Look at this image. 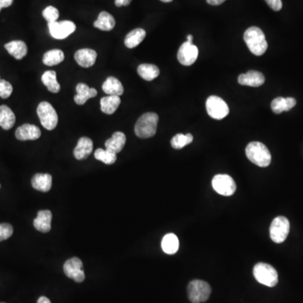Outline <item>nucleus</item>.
I'll return each mask as SVG.
<instances>
[{"label":"nucleus","instance_id":"1","mask_svg":"<svg viewBox=\"0 0 303 303\" xmlns=\"http://www.w3.org/2000/svg\"><path fill=\"white\" fill-rule=\"evenodd\" d=\"M243 39L247 48L250 49V51L255 54V56H262L268 48L265 36L262 30L259 27H250L244 32Z\"/></svg>","mask_w":303,"mask_h":303},{"label":"nucleus","instance_id":"2","mask_svg":"<svg viewBox=\"0 0 303 303\" xmlns=\"http://www.w3.org/2000/svg\"><path fill=\"white\" fill-rule=\"evenodd\" d=\"M247 158L259 167H268L271 162V154L266 146L260 142L249 143L245 150Z\"/></svg>","mask_w":303,"mask_h":303},{"label":"nucleus","instance_id":"3","mask_svg":"<svg viewBox=\"0 0 303 303\" xmlns=\"http://www.w3.org/2000/svg\"><path fill=\"white\" fill-rule=\"evenodd\" d=\"M158 116L153 112H148L143 114L135 126V133L141 139H149L154 136L157 131Z\"/></svg>","mask_w":303,"mask_h":303},{"label":"nucleus","instance_id":"4","mask_svg":"<svg viewBox=\"0 0 303 303\" xmlns=\"http://www.w3.org/2000/svg\"><path fill=\"white\" fill-rule=\"evenodd\" d=\"M254 277L258 282L269 286L274 287L278 283V273L277 269L270 264L265 263H258L254 267Z\"/></svg>","mask_w":303,"mask_h":303},{"label":"nucleus","instance_id":"5","mask_svg":"<svg viewBox=\"0 0 303 303\" xmlns=\"http://www.w3.org/2000/svg\"><path fill=\"white\" fill-rule=\"evenodd\" d=\"M188 297L192 303H201L207 301L211 293V286L201 280H194L188 285Z\"/></svg>","mask_w":303,"mask_h":303},{"label":"nucleus","instance_id":"6","mask_svg":"<svg viewBox=\"0 0 303 303\" xmlns=\"http://www.w3.org/2000/svg\"><path fill=\"white\" fill-rule=\"evenodd\" d=\"M37 115L44 128L49 131L56 128L59 122V117L56 109H54L50 103L46 101L41 102L37 107Z\"/></svg>","mask_w":303,"mask_h":303},{"label":"nucleus","instance_id":"7","mask_svg":"<svg viewBox=\"0 0 303 303\" xmlns=\"http://www.w3.org/2000/svg\"><path fill=\"white\" fill-rule=\"evenodd\" d=\"M290 233V223L285 216H277L272 221L269 228V236L272 241L282 243L286 240Z\"/></svg>","mask_w":303,"mask_h":303},{"label":"nucleus","instance_id":"8","mask_svg":"<svg viewBox=\"0 0 303 303\" xmlns=\"http://www.w3.org/2000/svg\"><path fill=\"white\" fill-rule=\"evenodd\" d=\"M206 111L209 116L216 120H222L229 114V107L222 98L211 95L206 100Z\"/></svg>","mask_w":303,"mask_h":303},{"label":"nucleus","instance_id":"9","mask_svg":"<svg viewBox=\"0 0 303 303\" xmlns=\"http://www.w3.org/2000/svg\"><path fill=\"white\" fill-rule=\"evenodd\" d=\"M211 184L214 190L224 197L233 196L237 189L235 181L228 175H215Z\"/></svg>","mask_w":303,"mask_h":303},{"label":"nucleus","instance_id":"10","mask_svg":"<svg viewBox=\"0 0 303 303\" xmlns=\"http://www.w3.org/2000/svg\"><path fill=\"white\" fill-rule=\"evenodd\" d=\"M48 28L51 37L55 39L63 40L75 32L76 25L73 22L63 20L48 23Z\"/></svg>","mask_w":303,"mask_h":303},{"label":"nucleus","instance_id":"11","mask_svg":"<svg viewBox=\"0 0 303 303\" xmlns=\"http://www.w3.org/2000/svg\"><path fill=\"white\" fill-rule=\"evenodd\" d=\"M63 271L66 276L75 281L76 282H84L85 279V274L82 269V263L78 258L73 257L66 261L63 265Z\"/></svg>","mask_w":303,"mask_h":303},{"label":"nucleus","instance_id":"12","mask_svg":"<svg viewBox=\"0 0 303 303\" xmlns=\"http://www.w3.org/2000/svg\"><path fill=\"white\" fill-rule=\"evenodd\" d=\"M198 48L193 43H189L188 41L182 44L179 51H178V60L182 65L190 66L195 63L198 58Z\"/></svg>","mask_w":303,"mask_h":303},{"label":"nucleus","instance_id":"13","mask_svg":"<svg viewBox=\"0 0 303 303\" xmlns=\"http://www.w3.org/2000/svg\"><path fill=\"white\" fill-rule=\"evenodd\" d=\"M41 135L39 127L32 124H24L15 131V136L20 141H34L40 139Z\"/></svg>","mask_w":303,"mask_h":303},{"label":"nucleus","instance_id":"14","mask_svg":"<svg viewBox=\"0 0 303 303\" xmlns=\"http://www.w3.org/2000/svg\"><path fill=\"white\" fill-rule=\"evenodd\" d=\"M238 81L241 85L250 87H260L264 85L265 78L263 73L258 71L250 70L238 76Z\"/></svg>","mask_w":303,"mask_h":303},{"label":"nucleus","instance_id":"15","mask_svg":"<svg viewBox=\"0 0 303 303\" xmlns=\"http://www.w3.org/2000/svg\"><path fill=\"white\" fill-rule=\"evenodd\" d=\"M74 59L78 65L82 68H90L95 63L97 59V52L93 49H80L76 51Z\"/></svg>","mask_w":303,"mask_h":303},{"label":"nucleus","instance_id":"16","mask_svg":"<svg viewBox=\"0 0 303 303\" xmlns=\"http://www.w3.org/2000/svg\"><path fill=\"white\" fill-rule=\"evenodd\" d=\"M93 151V142L89 137L82 136L78 140V144L73 151V155L76 159L82 160L87 158L91 154Z\"/></svg>","mask_w":303,"mask_h":303},{"label":"nucleus","instance_id":"17","mask_svg":"<svg viewBox=\"0 0 303 303\" xmlns=\"http://www.w3.org/2000/svg\"><path fill=\"white\" fill-rule=\"evenodd\" d=\"M51 219L52 214L48 210L38 211L37 218L33 222L35 228L41 233H48L51 230Z\"/></svg>","mask_w":303,"mask_h":303},{"label":"nucleus","instance_id":"18","mask_svg":"<svg viewBox=\"0 0 303 303\" xmlns=\"http://www.w3.org/2000/svg\"><path fill=\"white\" fill-rule=\"evenodd\" d=\"M77 95L74 96L76 104H85L90 98H94L97 95V90L94 88H90L84 82H80L76 87Z\"/></svg>","mask_w":303,"mask_h":303},{"label":"nucleus","instance_id":"19","mask_svg":"<svg viewBox=\"0 0 303 303\" xmlns=\"http://www.w3.org/2000/svg\"><path fill=\"white\" fill-rule=\"evenodd\" d=\"M32 186L41 192H48L52 184V178L49 174H37L32 178Z\"/></svg>","mask_w":303,"mask_h":303},{"label":"nucleus","instance_id":"20","mask_svg":"<svg viewBox=\"0 0 303 303\" xmlns=\"http://www.w3.org/2000/svg\"><path fill=\"white\" fill-rule=\"evenodd\" d=\"M5 49L8 52L14 57L17 60H21L26 56L27 49L26 44L22 41H13L6 44L5 46Z\"/></svg>","mask_w":303,"mask_h":303},{"label":"nucleus","instance_id":"21","mask_svg":"<svg viewBox=\"0 0 303 303\" xmlns=\"http://www.w3.org/2000/svg\"><path fill=\"white\" fill-rule=\"evenodd\" d=\"M126 135L121 131H117L112 135L111 139H108L104 145L108 150L112 151L114 153H118L123 149L124 146L126 144Z\"/></svg>","mask_w":303,"mask_h":303},{"label":"nucleus","instance_id":"22","mask_svg":"<svg viewBox=\"0 0 303 303\" xmlns=\"http://www.w3.org/2000/svg\"><path fill=\"white\" fill-rule=\"evenodd\" d=\"M102 89L105 94L108 95H116L121 96L123 95V85L115 77H109L106 80L104 81L102 85Z\"/></svg>","mask_w":303,"mask_h":303},{"label":"nucleus","instance_id":"23","mask_svg":"<svg viewBox=\"0 0 303 303\" xmlns=\"http://www.w3.org/2000/svg\"><path fill=\"white\" fill-rule=\"evenodd\" d=\"M121 104V98L116 95H107L100 100V109L104 114H114Z\"/></svg>","mask_w":303,"mask_h":303},{"label":"nucleus","instance_id":"24","mask_svg":"<svg viewBox=\"0 0 303 303\" xmlns=\"http://www.w3.org/2000/svg\"><path fill=\"white\" fill-rule=\"evenodd\" d=\"M162 250L167 255H175L178 252L180 247V242L178 239L177 236L174 233H169L162 238L161 242Z\"/></svg>","mask_w":303,"mask_h":303},{"label":"nucleus","instance_id":"25","mask_svg":"<svg viewBox=\"0 0 303 303\" xmlns=\"http://www.w3.org/2000/svg\"><path fill=\"white\" fill-rule=\"evenodd\" d=\"M15 123V115L7 105L0 106V126L5 130L12 128Z\"/></svg>","mask_w":303,"mask_h":303},{"label":"nucleus","instance_id":"26","mask_svg":"<svg viewBox=\"0 0 303 303\" xmlns=\"http://www.w3.org/2000/svg\"><path fill=\"white\" fill-rule=\"evenodd\" d=\"M116 25V20L114 17L111 14L105 11L100 13L98 16L97 20L94 23V26L98 29L104 31V32H109L114 28Z\"/></svg>","mask_w":303,"mask_h":303},{"label":"nucleus","instance_id":"27","mask_svg":"<svg viewBox=\"0 0 303 303\" xmlns=\"http://www.w3.org/2000/svg\"><path fill=\"white\" fill-rule=\"evenodd\" d=\"M159 73H160V71L158 69V67L153 65V64L144 63V64H141L137 68V73L144 80H153L159 75Z\"/></svg>","mask_w":303,"mask_h":303},{"label":"nucleus","instance_id":"28","mask_svg":"<svg viewBox=\"0 0 303 303\" xmlns=\"http://www.w3.org/2000/svg\"><path fill=\"white\" fill-rule=\"evenodd\" d=\"M146 37V32L142 28L133 30L126 35L125 45L128 48H135Z\"/></svg>","mask_w":303,"mask_h":303},{"label":"nucleus","instance_id":"29","mask_svg":"<svg viewBox=\"0 0 303 303\" xmlns=\"http://www.w3.org/2000/svg\"><path fill=\"white\" fill-rule=\"evenodd\" d=\"M41 81L50 92L57 94L60 91V85L57 80V73L55 71L49 70L45 72L41 77Z\"/></svg>","mask_w":303,"mask_h":303},{"label":"nucleus","instance_id":"30","mask_svg":"<svg viewBox=\"0 0 303 303\" xmlns=\"http://www.w3.org/2000/svg\"><path fill=\"white\" fill-rule=\"evenodd\" d=\"M64 60V53L59 49H53L44 54L43 63L46 66L58 65Z\"/></svg>","mask_w":303,"mask_h":303},{"label":"nucleus","instance_id":"31","mask_svg":"<svg viewBox=\"0 0 303 303\" xmlns=\"http://www.w3.org/2000/svg\"><path fill=\"white\" fill-rule=\"evenodd\" d=\"M95 157L97 160L101 161L105 164H113L117 161V153L108 150V149H102L99 148L95 151Z\"/></svg>","mask_w":303,"mask_h":303},{"label":"nucleus","instance_id":"32","mask_svg":"<svg viewBox=\"0 0 303 303\" xmlns=\"http://www.w3.org/2000/svg\"><path fill=\"white\" fill-rule=\"evenodd\" d=\"M193 136L191 134H181L179 133L175 135L171 140V146L173 148L175 149H181L184 148L185 146L189 145L193 142Z\"/></svg>","mask_w":303,"mask_h":303},{"label":"nucleus","instance_id":"33","mask_svg":"<svg viewBox=\"0 0 303 303\" xmlns=\"http://www.w3.org/2000/svg\"><path fill=\"white\" fill-rule=\"evenodd\" d=\"M271 109L276 114H281L283 112H288L286 98L278 97L271 103Z\"/></svg>","mask_w":303,"mask_h":303},{"label":"nucleus","instance_id":"34","mask_svg":"<svg viewBox=\"0 0 303 303\" xmlns=\"http://www.w3.org/2000/svg\"><path fill=\"white\" fill-rule=\"evenodd\" d=\"M42 15L46 21L51 23V22L57 21L59 19V11L57 8L53 7V6H48L43 10Z\"/></svg>","mask_w":303,"mask_h":303},{"label":"nucleus","instance_id":"35","mask_svg":"<svg viewBox=\"0 0 303 303\" xmlns=\"http://www.w3.org/2000/svg\"><path fill=\"white\" fill-rule=\"evenodd\" d=\"M13 92V86L10 82L0 79V97L8 99Z\"/></svg>","mask_w":303,"mask_h":303},{"label":"nucleus","instance_id":"36","mask_svg":"<svg viewBox=\"0 0 303 303\" xmlns=\"http://www.w3.org/2000/svg\"><path fill=\"white\" fill-rule=\"evenodd\" d=\"M14 233L12 226L9 223L0 224V242L10 238Z\"/></svg>","mask_w":303,"mask_h":303},{"label":"nucleus","instance_id":"37","mask_svg":"<svg viewBox=\"0 0 303 303\" xmlns=\"http://www.w3.org/2000/svg\"><path fill=\"white\" fill-rule=\"evenodd\" d=\"M265 2L274 11H279V10H282V0H265Z\"/></svg>","mask_w":303,"mask_h":303},{"label":"nucleus","instance_id":"38","mask_svg":"<svg viewBox=\"0 0 303 303\" xmlns=\"http://www.w3.org/2000/svg\"><path fill=\"white\" fill-rule=\"evenodd\" d=\"M132 0H116L115 1V5H117V7H121V6H128L131 4Z\"/></svg>","mask_w":303,"mask_h":303},{"label":"nucleus","instance_id":"39","mask_svg":"<svg viewBox=\"0 0 303 303\" xmlns=\"http://www.w3.org/2000/svg\"><path fill=\"white\" fill-rule=\"evenodd\" d=\"M13 2H14V0H0V9L10 7Z\"/></svg>","mask_w":303,"mask_h":303},{"label":"nucleus","instance_id":"40","mask_svg":"<svg viewBox=\"0 0 303 303\" xmlns=\"http://www.w3.org/2000/svg\"><path fill=\"white\" fill-rule=\"evenodd\" d=\"M225 1L226 0H206V2L211 5H220Z\"/></svg>","mask_w":303,"mask_h":303},{"label":"nucleus","instance_id":"41","mask_svg":"<svg viewBox=\"0 0 303 303\" xmlns=\"http://www.w3.org/2000/svg\"><path fill=\"white\" fill-rule=\"evenodd\" d=\"M37 303H51V301H50V300H49L47 297H46V296H41V297L38 299Z\"/></svg>","mask_w":303,"mask_h":303},{"label":"nucleus","instance_id":"42","mask_svg":"<svg viewBox=\"0 0 303 303\" xmlns=\"http://www.w3.org/2000/svg\"><path fill=\"white\" fill-rule=\"evenodd\" d=\"M187 41L189 42V43H193V36H192V35H189V36L187 37Z\"/></svg>","mask_w":303,"mask_h":303},{"label":"nucleus","instance_id":"43","mask_svg":"<svg viewBox=\"0 0 303 303\" xmlns=\"http://www.w3.org/2000/svg\"><path fill=\"white\" fill-rule=\"evenodd\" d=\"M160 1L163 3H170L172 2L173 0H160Z\"/></svg>","mask_w":303,"mask_h":303},{"label":"nucleus","instance_id":"44","mask_svg":"<svg viewBox=\"0 0 303 303\" xmlns=\"http://www.w3.org/2000/svg\"><path fill=\"white\" fill-rule=\"evenodd\" d=\"M1 10H2V9H0V11H1Z\"/></svg>","mask_w":303,"mask_h":303},{"label":"nucleus","instance_id":"45","mask_svg":"<svg viewBox=\"0 0 303 303\" xmlns=\"http://www.w3.org/2000/svg\"><path fill=\"white\" fill-rule=\"evenodd\" d=\"M0 303H4V302H0Z\"/></svg>","mask_w":303,"mask_h":303}]
</instances>
